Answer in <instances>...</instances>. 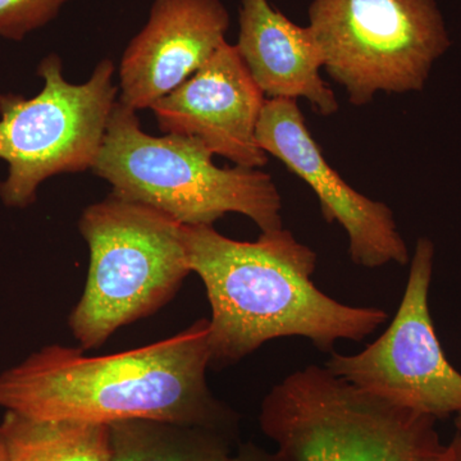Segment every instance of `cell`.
Masks as SVG:
<instances>
[{
    "label": "cell",
    "instance_id": "cell-15",
    "mask_svg": "<svg viewBox=\"0 0 461 461\" xmlns=\"http://www.w3.org/2000/svg\"><path fill=\"white\" fill-rule=\"evenodd\" d=\"M69 0H0V38L21 41L58 16Z\"/></svg>",
    "mask_w": 461,
    "mask_h": 461
},
{
    "label": "cell",
    "instance_id": "cell-11",
    "mask_svg": "<svg viewBox=\"0 0 461 461\" xmlns=\"http://www.w3.org/2000/svg\"><path fill=\"white\" fill-rule=\"evenodd\" d=\"M229 27L221 0H154L121 60L118 102L136 112L153 107L213 57Z\"/></svg>",
    "mask_w": 461,
    "mask_h": 461
},
{
    "label": "cell",
    "instance_id": "cell-19",
    "mask_svg": "<svg viewBox=\"0 0 461 461\" xmlns=\"http://www.w3.org/2000/svg\"><path fill=\"white\" fill-rule=\"evenodd\" d=\"M455 427H456V432H459L461 435V414H457L456 418H455Z\"/></svg>",
    "mask_w": 461,
    "mask_h": 461
},
{
    "label": "cell",
    "instance_id": "cell-4",
    "mask_svg": "<svg viewBox=\"0 0 461 461\" xmlns=\"http://www.w3.org/2000/svg\"><path fill=\"white\" fill-rule=\"evenodd\" d=\"M436 421L318 366L276 384L259 417L264 435L287 461H444L447 444Z\"/></svg>",
    "mask_w": 461,
    "mask_h": 461
},
{
    "label": "cell",
    "instance_id": "cell-6",
    "mask_svg": "<svg viewBox=\"0 0 461 461\" xmlns=\"http://www.w3.org/2000/svg\"><path fill=\"white\" fill-rule=\"evenodd\" d=\"M114 72L104 59L86 83L69 84L62 59L50 54L38 67L44 80L38 95L0 94V159L8 165L3 204L26 208L48 178L94 168L117 103Z\"/></svg>",
    "mask_w": 461,
    "mask_h": 461
},
{
    "label": "cell",
    "instance_id": "cell-7",
    "mask_svg": "<svg viewBox=\"0 0 461 461\" xmlns=\"http://www.w3.org/2000/svg\"><path fill=\"white\" fill-rule=\"evenodd\" d=\"M323 68L354 105L421 91L451 41L436 0H312Z\"/></svg>",
    "mask_w": 461,
    "mask_h": 461
},
{
    "label": "cell",
    "instance_id": "cell-13",
    "mask_svg": "<svg viewBox=\"0 0 461 461\" xmlns=\"http://www.w3.org/2000/svg\"><path fill=\"white\" fill-rule=\"evenodd\" d=\"M111 461H229L233 437L223 430L133 418L108 424Z\"/></svg>",
    "mask_w": 461,
    "mask_h": 461
},
{
    "label": "cell",
    "instance_id": "cell-12",
    "mask_svg": "<svg viewBox=\"0 0 461 461\" xmlns=\"http://www.w3.org/2000/svg\"><path fill=\"white\" fill-rule=\"evenodd\" d=\"M239 23L236 48L264 95L304 98L321 115L339 111L335 93L321 78L323 56L311 27L296 25L268 0H241Z\"/></svg>",
    "mask_w": 461,
    "mask_h": 461
},
{
    "label": "cell",
    "instance_id": "cell-16",
    "mask_svg": "<svg viewBox=\"0 0 461 461\" xmlns=\"http://www.w3.org/2000/svg\"><path fill=\"white\" fill-rule=\"evenodd\" d=\"M229 461H287L278 451L268 453L253 444L242 445Z\"/></svg>",
    "mask_w": 461,
    "mask_h": 461
},
{
    "label": "cell",
    "instance_id": "cell-1",
    "mask_svg": "<svg viewBox=\"0 0 461 461\" xmlns=\"http://www.w3.org/2000/svg\"><path fill=\"white\" fill-rule=\"evenodd\" d=\"M182 230L191 272L212 309L209 366H232L284 338L308 339L332 353L339 339L363 341L387 321L382 309L345 305L321 293L312 281L317 254L284 227L254 242L226 238L213 226Z\"/></svg>",
    "mask_w": 461,
    "mask_h": 461
},
{
    "label": "cell",
    "instance_id": "cell-9",
    "mask_svg": "<svg viewBox=\"0 0 461 461\" xmlns=\"http://www.w3.org/2000/svg\"><path fill=\"white\" fill-rule=\"evenodd\" d=\"M257 140L314 191L321 214L348 233V256L357 266H405L409 251L390 206L366 198L342 180L327 162L306 126L296 100L267 99L257 127Z\"/></svg>",
    "mask_w": 461,
    "mask_h": 461
},
{
    "label": "cell",
    "instance_id": "cell-14",
    "mask_svg": "<svg viewBox=\"0 0 461 461\" xmlns=\"http://www.w3.org/2000/svg\"><path fill=\"white\" fill-rule=\"evenodd\" d=\"M8 461H111L107 424L47 420L5 411Z\"/></svg>",
    "mask_w": 461,
    "mask_h": 461
},
{
    "label": "cell",
    "instance_id": "cell-2",
    "mask_svg": "<svg viewBox=\"0 0 461 461\" xmlns=\"http://www.w3.org/2000/svg\"><path fill=\"white\" fill-rule=\"evenodd\" d=\"M209 321L163 341L103 357L50 345L0 375V406L25 417L108 424L149 418L223 430L236 415L206 384Z\"/></svg>",
    "mask_w": 461,
    "mask_h": 461
},
{
    "label": "cell",
    "instance_id": "cell-18",
    "mask_svg": "<svg viewBox=\"0 0 461 461\" xmlns=\"http://www.w3.org/2000/svg\"><path fill=\"white\" fill-rule=\"evenodd\" d=\"M0 461H8L7 447H5V438H3L2 430H0Z\"/></svg>",
    "mask_w": 461,
    "mask_h": 461
},
{
    "label": "cell",
    "instance_id": "cell-10",
    "mask_svg": "<svg viewBox=\"0 0 461 461\" xmlns=\"http://www.w3.org/2000/svg\"><path fill=\"white\" fill-rule=\"evenodd\" d=\"M266 100L236 45L226 41L189 80L150 109L167 135L195 139L213 156L245 168H262L268 154L258 144L257 127Z\"/></svg>",
    "mask_w": 461,
    "mask_h": 461
},
{
    "label": "cell",
    "instance_id": "cell-3",
    "mask_svg": "<svg viewBox=\"0 0 461 461\" xmlns=\"http://www.w3.org/2000/svg\"><path fill=\"white\" fill-rule=\"evenodd\" d=\"M94 173L112 195L151 206L184 226H213L227 213L247 215L262 230L282 229V200L259 168H220L195 139L142 131L136 111L115 103Z\"/></svg>",
    "mask_w": 461,
    "mask_h": 461
},
{
    "label": "cell",
    "instance_id": "cell-5",
    "mask_svg": "<svg viewBox=\"0 0 461 461\" xmlns=\"http://www.w3.org/2000/svg\"><path fill=\"white\" fill-rule=\"evenodd\" d=\"M90 250L89 273L69 330L83 350L153 314L191 273L184 224L140 203L109 195L78 222Z\"/></svg>",
    "mask_w": 461,
    "mask_h": 461
},
{
    "label": "cell",
    "instance_id": "cell-8",
    "mask_svg": "<svg viewBox=\"0 0 461 461\" xmlns=\"http://www.w3.org/2000/svg\"><path fill=\"white\" fill-rule=\"evenodd\" d=\"M435 245L418 239L405 293L388 329L363 351L330 353L336 377L436 420L461 414V375L448 363L429 312Z\"/></svg>",
    "mask_w": 461,
    "mask_h": 461
},
{
    "label": "cell",
    "instance_id": "cell-17",
    "mask_svg": "<svg viewBox=\"0 0 461 461\" xmlns=\"http://www.w3.org/2000/svg\"><path fill=\"white\" fill-rule=\"evenodd\" d=\"M444 461H461V435L455 433L453 439L446 445Z\"/></svg>",
    "mask_w": 461,
    "mask_h": 461
}]
</instances>
